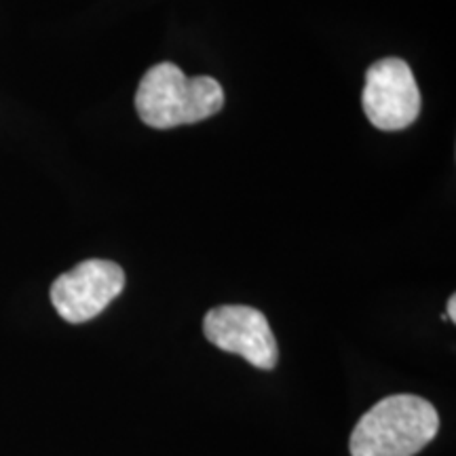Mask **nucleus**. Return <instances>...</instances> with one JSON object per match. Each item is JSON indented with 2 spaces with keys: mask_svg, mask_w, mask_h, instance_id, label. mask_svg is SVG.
I'll return each instance as SVG.
<instances>
[{
  "mask_svg": "<svg viewBox=\"0 0 456 456\" xmlns=\"http://www.w3.org/2000/svg\"><path fill=\"white\" fill-rule=\"evenodd\" d=\"M125 273L117 262L85 260L51 285V302L68 323H85L98 317L123 292Z\"/></svg>",
  "mask_w": 456,
  "mask_h": 456,
  "instance_id": "nucleus-4",
  "label": "nucleus"
},
{
  "mask_svg": "<svg viewBox=\"0 0 456 456\" xmlns=\"http://www.w3.org/2000/svg\"><path fill=\"white\" fill-rule=\"evenodd\" d=\"M362 106L376 129L402 131L420 114V91L410 66L399 57L374 61L366 72Z\"/></svg>",
  "mask_w": 456,
  "mask_h": 456,
  "instance_id": "nucleus-3",
  "label": "nucleus"
},
{
  "mask_svg": "<svg viewBox=\"0 0 456 456\" xmlns=\"http://www.w3.org/2000/svg\"><path fill=\"white\" fill-rule=\"evenodd\" d=\"M224 106V89L212 77H186L171 61L152 66L142 77L135 110L152 129H171L214 117Z\"/></svg>",
  "mask_w": 456,
  "mask_h": 456,
  "instance_id": "nucleus-1",
  "label": "nucleus"
},
{
  "mask_svg": "<svg viewBox=\"0 0 456 456\" xmlns=\"http://www.w3.org/2000/svg\"><path fill=\"white\" fill-rule=\"evenodd\" d=\"M205 338L214 346L241 355L254 368L273 370L279 362V346L269 319L248 305L216 306L203 319Z\"/></svg>",
  "mask_w": 456,
  "mask_h": 456,
  "instance_id": "nucleus-5",
  "label": "nucleus"
},
{
  "mask_svg": "<svg viewBox=\"0 0 456 456\" xmlns=\"http://www.w3.org/2000/svg\"><path fill=\"white\" fill-rule=\"evenodd\" d=\"M454 306H456V296H450V300H448V315H446V317H450V322H456Z\"/></svg>",
  "mask_w": 456,
  "mask_h": 456,
  "instance_id": "nucleus-6",
  "label": "nucleus"
},
{
  "mask_svg": "<svg viewBox=\"0 0 456 456\" xmlns=\"http://www.w3.org/2000/svg\"><path fill=\"white\" fill-rule=\"evenodd\" d=\"M440 416L419 395H391L374 403L351 433V456H414L436 437Z\"/></svg>",
  "mask_w": 456,
  "mask_h": 456,
  "instance_id": "nucleus-2",
  "label": "nucleus"
}]
</instances>
